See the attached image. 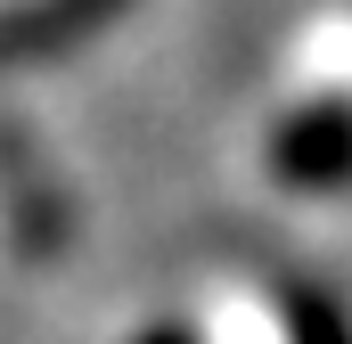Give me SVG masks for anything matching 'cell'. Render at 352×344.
Masks as SVG:
<instances>
[{
  "label": "cell",
  "instance_id": "cell-1",
  "mask_svg": "<svg viewBox=\"0 0 352 344\" xmlns=\"http://www.w3.org/2000/svg\"><path fill=\"white\" fill-rule=\"evenodd\" d=\"M115 8L131 0H0V74L25 66V58H50V50H74L82 33H98Z\"/></svg>",
  "mask_w": 352,
  "mask_h": 344
}]
</instances>
